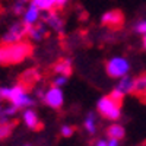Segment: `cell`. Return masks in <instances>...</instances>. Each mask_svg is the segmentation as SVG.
<instances>
[{"label": "cell", "instance_id": "cell-1", "mask_svg": "<svg viewBox=\"0 0 146 146\" xmlns=\"http://www.w3.org/2000/svg\"><path fill=\"white\" fill-rule=\"evenodd\" d=\"M31 53L32 47L25 41L15 44H2L0 45V64L7 66L22 63Z\"/></svg>", "mask_w": 146, "mask_h": 146}, {"label": "cell", "instance_id": "cell-2", "mask_svg": "<svg viewBox=\"0 0 146 146\" xmlns=\"http://www.w3.org/2000/svg\"><path fill=\"white\" fill-rule=\"evenodd\" d=\"M0 98L9 101L12 105L21 108H31L34 105V98L28 94L27 86L22 83L12 85V86H0Z\"/></svg>", "mask_w": 146, "mask_h": 146}, {"label": "cell", "instance_id": "cell-3", "mask_svg": "<svg viewBox=\"0 0 146 146\" xmlns=\"http://www.w3.org/2000/svg\"><path fill=\"white\" fill-rule=\"evenodd\" d=\"M96 108H98V113L107 120L115 121L121 115V102L115 101L110 95L102 96L98 101V104H96Z\"/></svg>", "mask_w": 146, "mask_h": 146}, {"label": "cell", "instance_id": "cell-4", "mask_svg": "<svg viewBox=\"0 0 146 146\" xmlns=\"http://www.w3.org/2000/svg\"><path fill=\"white\" fill-rule=\"evenodd\" d=\"M105 70H107V75L110 78H115V79H121L129 75L130 72V62L126 57H121V56H115L111 57L105 63Z\"/></svg>", "mask_w": 146, "mask_h": 146}, {"label": "cell", "instance_id": "cell-5", "mask_svg": "<svg viewBox=\"0 0 146 146\" xmlns=\"http://www.w3.org/2000/svg\"><path fill=\"white\" fill-rule=\"evenodd\" d=\"M28 25L23 22H15L2 36V44H15L23 41L25 36H28Z\"/></svg>", "mask_w": 146, "mask_h": 146}, {"label": "cell", "instance_id": "cell-6", "mask_svg": "<svg viewBox=\"0 0 146 146\" xmlns=\"http://www.w3.org/2000/svg\"><path fill=\"white\" fill-rule=\"evenodd\" d=\"M42 100H44V102L50 108L58 110V108H62V105L64 102V95H63L62 88L51 86V88L45 89V94H44V98Z\"/></svg>", "mask_w": 146, "mask_h": 146}, {"label": "cell", "instance_id": "cell-7", "mask_svg": "<svg viewBox=\"0 0 146 146\" xmlns=\"http://www.w3.org/2000/svg\"><path fill=\"white\" fill-rule=\"evenodd\" d=\"M123 13L120 10H108L101 16V23L108 28H118L123 23Z\"/></svg>", "mask_w": 146, "mask_h": 146}, {"label": "cell", "instance_id": "cell-8", "mask_svg": "<svg viewBox=\"0 0 146 146\" xmlns=\"http://www.w3.org/2000/svg\"><path fill=\"white\" fill-rule=\"evenodd\" d=\"M40 19H41V10L35 5L29 3L27 10L23 12V15H22V22L28 27H32V25H35V23H38Z\"/></svg>", "mask_w": 146, "mask_h": 146}, {"label": "cell", "instance_id": "cell-9", "mask_svg": "<svg viewBox=\"0 0 146 146\" xmlns=\"http://www.w3.org/2000/svg\"><path fill=\"white\" fill-rule=\"evenodd\" d=\"M44 21H45V22H44L45 25H48L50 28H53L56 32H58V34H62V32H63L64 22H63L62 18H60V15L57 13V12H53V10L47 12L45 16H44Z\"/></svg>", "mask_w": 146, "mask_h": 146}, {"label": "cell", "instance_id": "cell-10", "mask_svg": "<svg viewBox=\"0 0 146 146\" xmlns=\"http://www.w3.org/2000/svg\"><path fill=\"white\" fill-rule=\"evenodd\" d=\"M22 120L25 126L31 130H38L41 127V121H40V117L36 114L32 108H25L22 113Z\"/></svg>", "mask_w": 146, "mask_h": 146}, {"label": "cell", "instance_id": "cell-11", "mask_svg": "<svg viewBox=\"0 0 146 146\" xmlns=\"http://www.w3.org/2000/svg\"><path fill=\"white\" fill-rule=\"evenodd\" d=\"M47 35V27L45 23H35V25L28 28V36L32 41H41Z\"/></svg>", "mask_w": 146, "mask_h": 146}, {"label": "cell", "instance_id": "cell-12", "mask_svg": "<svg viewBox=\"0 0 146 146\" xmlns=\"http://www.w3.org/2000/svg\"><path fill=\"white\" fill-rule=\"evenodd\" d=\"M54 72L56 75H64V76H69L72 75V70H73V66H72V60L70 58H62L54 64Z\"/></svg>", "mask_w": 146, "mask_h": 146}, {"label": "cell", "instance_id": "cell-13", "mask_svg": "<svg viewBox=\"0 0 146 146\" xmlns=\"http://www.w3.org/2000/svg\"><path fill=\"white\" fill-rule=\"evenodd\" d=\"M120 92H123L124 95L126 94H130V92H135V79H133L131 76H124V78H121L120 82L117 83V86H115Z\"/></svg>", "mask_w": 146, "mask_h": 146}, {"label": "cell", "instance_id": "cell-14", "mask_svg": "<svg viewBox=\"0 0 146 146\" xmlns=\"http://www.w3.org/2000/svg\"><path fill=\"white\" fill-rule=\"evenodd\" d=\"M126 135V131H124V127L121 126V124H111L108 129H107V136L110 139H115V140H120V139H123Z\"/></svg>", "mask_w": 146, "mask_h": 146}, {"label": "cell", "instance_id": "cell-15", "mask_svg": "<svg viewBox=\"0 0 146 146\" xmlns=\"http://www.w3.org/2000/svg\"><path fill=\"white\" fill-rule=\"evenodd\" d=\"M31 3L35 5L41 12H50L56 7L54 0H31Z\"/></svg>", "mask_w": 146, "mask_h": 146}, {"label": "cell", "instance_id": "cell-16", "mask_svg": "<svg viewBox=\"0 0 146 146\" xmlns=\"http://www.w3.org/2000/svg\"><path fill=\"white\" fill-rule=\"evenodd\" d=\"M135 92L139 95L146 94V73H143V75L135 79Z\"/></svg>", "mask_w": 146, "mask_h": 146}, {"label": "cell", "instance_id": "cell-17", "mask_svg": "<svg viewBox=\"0 0 146 146\" xmlns=\"http://www.w3.org/2000/svg\"><path fill=\"white\" fill-rule=\"evenodd\" d=\"M15 127L13 121H7V123H0V142L5 140L7 136H10L12 130Z\"/></svg>", "mask_w": 146, "mask_h": 146}, {"label": "cell", "instance_id": "cell-18", "mask_svg": "<svg viewBox=\"0 0 146 146\" xmlns=\"http://www.w3.org/2000/svg\"><path fill=\"white\" fill-rule=\"evenodd\" d=\"M85 129H86V131H89L91 135H94L96 131V120H95V115L92 113L88 114L86 118H85Z\"/></svg>", "mask_w": 146, "mask_h": 146}, {"label": "cell", "instance_id": "cell-19", "mask_svg": "<svg viewBox=\"0 0 146 146\" xmlns=\"http://www.w3.org/2000/svg\"><path fill=\"white\" fill-rule=\"evenodd\" d=\"M28 5L25 3V0H16V2L13 3V6H12V10H13L15 15H23V12L27 10Z\"/></svg>", "mask_w": 146, "mask_h": 146}, {"label": "cell", "instance_id": "cell-20", "mask_svg": "<svg viewBox=\"0 0 146 146\" xmlns=\"http://www.w3.org/2000/svg\"><path fill=\"white\" fill-rule=\"evenodd\" d=\"M18 107H15V105H7V107H3V110H2V113H0V117H6V118H12L16 113H18Z\"/></svg>", "mask_w": 146, "mask_h": 146}, {"label": "cell", "instance_id": "cell-21", "mask_svg": "<svg viewBox=\"0 0 146 146\" xmlns=\"http://www.w3.org/2000/svg\"><path fill=\"white\" fill-rule=\"evenodd\" d=\"M66 83H67V76H64V75H56L53 78V86L62 88V86H64Z\"/></svg>", "mask_w": 146, "mask_h": 146}, {"label": "cell", "instance_id": "cell-22", "mask_svg": "<svg viewBox=\"0 0 146 146\" xmlns=\"http://www.w3.org/2000/svg\"><path fill=\"white\" fill-rule=\"evenodd\" d=\"M135 31H136L137 34H140V35H146V19L139 21V22L136 23Z\"/></svg>", "mask_w": 146, "mask_h": 146}, {"label": "cell", "instance_id": "cell-23", "mask_svg": "<svg viewBox=\"0 0 146 146\" xmlns=\"http://www.w3.org/2000/svg\"><path fill=\"white\" fill-rule=\"evenodd\" d=\"M110 96H111V98H114L115 101L121 102V101H123V98H124V94H123V92H120L117 88H114V89H113V92L110 94Z\"/></svg>", "mask_w": 146, "mask_h": 146}, {"label": "cell", "instance_id": "cell-24", "mask_svg": "<svg viewBox=\"0 0 146 146\" xmlns=\"http://www.w3.org/2000/svg\"><path fill=\"white\" fill-rule=\"evenodd\" d=\"M73 131H75V129H73L72 126H63L62 127V136L63 137H70L73 135Z\"/></svg>", "mask_w": 146, "mask_h": 146}, {"label": "cell", "instance_id": "cell-25", "mask_svg": "<svg viewBox=\"0 0 146 146\" xmlns=\"http://www.w3.org/2000/svg\"><path fill=\"white\" fill-rule=\"evenodd\" d=\"M67 2H69V0H54V3H56V7H57V9L64 7V6L67 5Z\"/></svg>", "mask_w": 146, "mask_h": 146}, {"label": "cell", "instance_id": "cell-26", "mask_svg": "<svg viewBox=\"0 0 146 146\" xmlns=\"http://www.w3.org/2000/svg\"><path fill=\"white\" fill-rule=\"evenodd\" d=\"M95 146H108V142H105V140H98Z\"/></svg>", "mask_w": 146, "mask_h": 146}, {"label": "cell", "instance_id": "cell-27", "mask_svg": "<svg viewBox=\"0 0 146 146\" xmlns=\"http://www.w3.org/2000/svg\"><path fill=\"white\" fill-rule=\"evenodd\" d=\"M142 47L143 50H146V35H142Z\"/></svg>", "mask_w": 146, "mask_h": 146}, {"label": "cell", "instance_id": "cell-28", "mask_svg": "<svg viewBox=\"0 0 146 146\" xmlns=\"http://www.w3.org/2000/svg\"><path fill=\"white\" fill-rule=\"evenodd\" d=\"M2 101H3V100L0 98V113H2V110H3V107H2Z\"/></svg>", "mask_w": 146, "mask_h": 146}, {"label": "cell", "instance_id": "cell-29", "mask_svg": "<svg viewBox=\"0 0 146 146\" xmlns=\"http://www.w3.org/2000/svg\"><path fill=\"white\" fill-rule=\"evenodd\" d=\"M27 146H29V145H27Z\"/></svg>", "mask_w": 146, "mask_h": 146}]
</instances>
